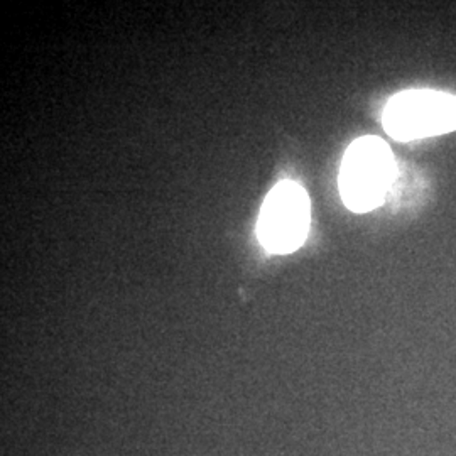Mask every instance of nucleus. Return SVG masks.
Instances as JSON below:
<instances>
[{
    "instance_id": "nucleus-1",
    "label": "nucleus",
    "mask_w": 456,
    "mask_h": 456,
    "mask_svg": "<svg viewBox=\"0 0 456 456\" xmlns=\"http://www.w3.org/2000/svg\"><path fill=\"white\" fill-rule=\"evenodd\" d=\"M395 175L391 147L379 137H360L343 156L340 193L352 212H370L384 203Z\"/></svg>"
},
{
    "instance_id": "nucleus-2",
    "label": "nucleus",
    "mask_w": 456,
    "mask_h": 456,
    "mask_svg": "<svg viewBox=\"0 0 456 456\" xmlns=\"http://www.w3.org/2000/svg\"><path fill=\"white\" fill-rule=\"evenodd\" d=\"M384 127L403 142L456 131V97L435 90L403 92L389 100Z\"/></svg>"
},
{
    "instance_id": "nucleus-3",
    "label": "nucleus",
    "mask_w": 456,
    "mask_h": 456,
    "mask_svg": "<svg viewBox=\"0 0 456 456\" xmlns=\"http://www.w3.org/2000/svg\"><path fill=\"white\" fill-rule=\"evenodd\" d=\"M310 198L293 181L276 184L262 205L257 224L261 244L274 254H291L305 244L310 230Z\"/></svg>"
}]
</instances>
